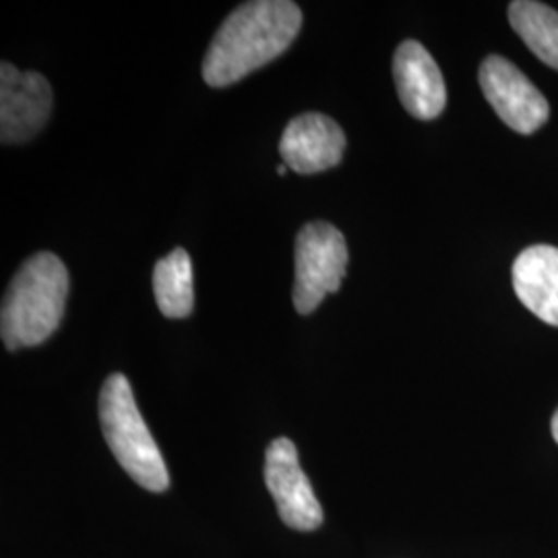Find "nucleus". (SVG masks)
I'll list each match as a JSON object with an SVG mask.
<instances>
[{"label":"nucleus","instance_id":"1a4fd4ad","mask_svg":"<svg viewBox=\"0 0 558 558\" xmlns=\"http://www.w3.org/2000/svg\"><path fill=\"white\" fill-rule=\"evenodd\" d=\"M393 80L399 100L414 119L433 120L442 114L447 87L437 62L420 41L399 44L393 59Z\"/></svg>","mask_w":558,"mask_h":558},{"label":"nucleus","instance_id":"20e7f679","mask_svg":"<svg viewBox=\"0 0 558 558\" xmlns=\"http://www.w3.org/2000/svg\"><path fill=\"white\" fill-rule=\"evenodd\" d=\"M348 267V244L336 226L327 221L306 223L294 248V306L300 315L317 311L327 294L339 292Z\"/></svg>","mask_w":558,"mask_h":558},{"label":"nucleus","instance_id":"7ed1b4c3","mask_svg":"<svg viewBox=\"0 0 558 558\" xmlns=\"http://www.w3.org/2000/svg\"><path fill=\"white\" fill-rule=\"evenodd\" d=\"M101 433L120 468L149 493H163L170 486L166 461L158 442L141 416L131 383L114 373L104 380L98 401Z\"/></svg>","mask_w":558,"mask_h":558},{"label":"nucleus","instance_id":"9b49d317","mask_svg":"<svg viewBox=\"0 0 558 558\" xmlns=\"http://www.w3.org/2000/svg\"><path fill=\"white\" fill-rule=\"evenodd\" d=\"M154 294L161 315L184 319L193 313V263L184 248H174L154 267Z\"/></svg>","mask_w":558,"mask_h":558},{"label":"nucleus","instance_id":"f8f14e48","mask_svg":"<svg viewBox=\"0 0 558 558\" xmlns=\"http://www.w3.org/2000/svg\"><path fill=\"white\" fill-rule=\"evenodd\" d=\"M509 21L525 46L558 71V11L544 2L515 0L509 7Z\"/></svg>","mask_w":558,"mask_h":558},{"label":"nucleus","instance_id":"423d86ee","mask_svg":"<svg viewBox=\"0 0 558 558\" xmlns=\"http://www.w3.org/2000/svg\"><path fill=\"white\" fill-rule=\"evenodd\" d=\"M265 484L288 527L313 532L323 523V507L300 468L299 451L292 440L281 437L267 447Z\"/></svg>","mask_w":558,"mask_h":558},{"label":"nucleus","instance_id":"ddd939ff","mask_svg":"<svg viewBox=\"0 0 558 558\" xmlns=\"http://www.w3.org/2000/svg\"><path fill=\"white\" fill-rule=\"evenodd\" d=\"M553 437H555V440L558 442V410L557 414H555V418H553Z\"/></svg>","mask_w":558,"mask_h":558},{"label":"nucleus","instance_id":"39448f33","mask_svg":"<svg viewBox=\"0 0 558 558\" xmlns=\"http://www.w3.org/2000/svg\"><path fill=\"white\" fill-rule=\"evenodd\" d=\"M480 87L499 119L521 135L536 133L550 117V106L542 92L511 60H484L480 66Z\"/></svg>","mask_w":558,"mask_h":558},{"label":"nucleus","instance_id":"4468645a","mask_svg":"<svg viewBox=\"0 0 558 558\" xmlns=\"http://www.w3.org/2000/svg\"><path fill=\"white\" fill-rule=\"evenodd\" d=\"M286 172H288V166H286V163H281V166H278L279 177H286Z\"/></svg>","mask_w":558,"mask_h":558},{"label":"nucleus","instance_id":"0eeeda50","mask_svg":"<svg viewBox=\"0 0 558 558\" xmlns=\"http://www.w3.org/2000/svg\"><path fill=\"white\" fill-rule=\"evenodd\" d=\"M52 112V87L34 71L0 64V140L4 145L36 137Z\"/></svg>","mask_w":558,"mask_h":558},{"label":"nucleus","instance_id":"9d476101","mask_svg":"<svg viewBox=\"0 0 558 558\" xmlns=\"http://www.w3.org/2000/svg\"><path fill=\"white\" fill-rule=\"evenodd\" d=\"M513 288L518 299L546 325L558 327V248L536 244L513 263Z\"/></svg>","mask_w":558,"mask_h":558},{"label":"nucleus","instance_id":"f03ea898","mask_svg":"<svg viewBox=\"0 0 558 558\" xmlns=\"http://www.w3.org/2000/svg\"><path fill=\"white\" fill-rule=\"evenodd\" d=\"M69 296V271L52 253H38L21 265L2 308L0 333L7 350L40 345L59 329Z\"/></svg>","mask_w":558,"mask_h":558},{"label":"nucleus","instance_id":"f257e3e1","mask_svg":"<svg viewBox=\"0 0 558 558\" xmlns=\"http://www.w3.org/2000/svg\"><path fill=\"white\" fill-rule=\"evenodd\" d=\"M302 11L290 0H255L221 23L203 60V80L228 87L283 54L296 40Z\"/></svg>","mask_w":558,"mask_h":558},{"label":"nucleus","instance_id":"6e6552de","mask_svg":"<svg viewBox=\"0 0 558 558\" xmlns=\"http://www.w3.org/2000/svg\"><path fill=\"white\" fill-rule=\"evenodd\" d=\"M345 149V135L338 122L319 112H306L288 122L279 156L299 174H317L338 166Z\"/></svg>","mask_w":558,"mask_h":558}]
</instances>
